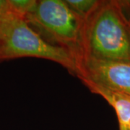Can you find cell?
<instances>
[{
    "mask_svg": "<svg viewBox=\"0 0 130 130\" xmlns=\"http://www.w3.org/2000/svg\"><path fill=\"white\" fill-rule=\"evenodd\" d=\"M83 51L81 59L130 61V35L119 1H100L85 20Z\"/></svg>",
    "mask_w": 130,
    "mask_h": 130,
    "instance_id": "1",
    "label": "cell"
},
{
    "mask_svg": "<svg viewBox=\"0 0 130 130\" xmlns=\"http://www.w3.org/2000/svg\"><path fill=\"white\" fill-rule=\"evenodd\" d=\"M23 57L52 61L77 74V63L70 52L46 41L8 7L0 20V62Z\"/></svg>",
    "mask_w": 130,
    "mask_h": 130,
    "instance_id": "2",
    "label": "cell"
},
{
    "mask_svg": "<svg viewBox=\"0 0 130 130\" xmlns=\"http://www.w3.org/2000/svg\"><path fill=\"white\" fill-rule=\"evenodd\" d=\"M43 39L70 52L77 63L83 58L85 20L70 9L65 0H40L25 18Z\"/></svg>",
    "mask_w": 130,
    "mask_h": 130,
    "instance_id": "3",
    "label": "cell"
},
{
    "mask_svg": "<svg viewBox=\"0 0 130 130\" xmlns=\"http://www.w3.org/2000/svg\"><path fill=\"white\" fill-rule=\"evenodd\" d=\"M80 80L111 89L130 96V61L83 58L77 65Z\"/></svg>",
    "mask_w": 130,
    "mask_h": 130,
    "instance_id": "4",
    "label": "cell"
},
{
    "mask_svg": "<svg viewBox=\"0 0 130 130\" xmlns=\"http://www.w3.org/2000/svg\"><path fill=\"white\" fill-rule=\"evenodd\" d=\"M81 81L92 93L101 96L113 107L117 116L119 130H130L129 95L87 80Z\"/></svg>",
    "mask_w": 130,
    "mask_h": 130,
    "instance_id": "5",
    "label": "cell"
},
{
    "mask_svg": "<svg viewBox=\"0 0 130 130\" xmlns=\"http://www.w3.org/2000/svg\"><path fill=\"white\" fill-rule=\"evenodd\" d=\"M70 9L84 20L88 18L99 5L98 0H65Z\"/></svg>",
    "mask_w": 130,
    "mask_h": 130,
    "instance_id": "6",
    "label": "cell"
},
{
    "mask_svg": "<svg viewBox=\"0 0 130 130\" xmlns=\"http://www.w3.org/2000/svg\"><path fill=\"white\" fill-rule=\"evenodd\" d=\"M37 2L36 0H8L9 9L25 18L33 12Z\"/></svg>",
    "mask_w": 130,
    "mask_h": 130,
    "instance_id": "7",
    "label": "cell"
},
{
    "mask_svg": "<svg viewBox=\"0 0 130 130\" xmlns=\"http://www.w3.org/2000/svg\"><path fill=\"white\" fill-rule=\"evenodd\" d=\"M8 0H0V20L8 9Z\"/></svg>",
    "mask_w": 130,
    "mask_h": 130,
    "instance_id": "8",
    "label": "cell"
},
{
    "mask_svg": "<svg viewBox=\"0 0 130 130\" xmlns=\"http://www.w3.org/2000/svg\"><path fill=\"white\" fill-rule=\"evenodd\" d=\"M125 16H126V24H127V27H128V30H129V35H130V18L129 17H128V16H126V14H125Z\"/></svg>",
    "mask_w": 130,
    "mask_h": 130,
    "instance_id": "9",
    "label": "cell"
}]
</instances>
